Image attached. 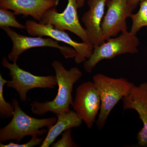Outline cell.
<instances>
[{"label": "cell", "mask_w": 147, "mask_h": 147, "mask_svg": "<svg viewBox=\"0 0 147 147\" xmlns=\"http://www.w3.org/2000/svg\"><path fill=\"white\" fill-rule=\"evenodd\" d=\"M71 129L66 130L62 134V138L56 143H53L52 147H77V144L74 142L71 136Z\"/></svg>", "instance_id": "ac0fdd59"}, {"label": "cell", "mask_w": 147, "mask_h": 147, "mask_svg": "<svg viewBox=\"0 0 147 147\" xmlns=\"http://www.w3.org/2000/svg\"><path fill=\"white\" fill-rule=\"evenodd\" d=\"M3 30L11 40L13 43L12 49L7 55L9 60L17 63L19 56L25 51L36 47H50L59 50L65 59L75 58L76 52L70 46L61 45L57 40L50 37L28 36L19 34L10 28H3Z\"/></svg>", "instance_id": "8992f818"}, {"label": "cell", "mask_w": 147, "mask_h": 147, "mask_svg": "<svg viewBox=\"0 0 147 147\" xmlns=\"http://www.w3.org/2000/svg\"><path fill=\"white\" fill-rule=\"evenodd\" d=\"M86 0H76V3L78 8L83 7L85 4Z\"/></svg>", "instance_id": "44dd1931"}, {"label": "cell", "mask_w": 147, "mask_h": 147, "mask_svg": "<svg viewBox=\"0 0 147 147\" xmlns=\"http://www.w3.org/2000/svg\"><path fill=\"white\" fill-rule=\"evenodd\" d=\"M14 12L9 9L0 8V28H13L26 29V26L20 24L16 20Z\"/></svg>", "instance_id": "2e32d148"}, {"label": "cell", "mask_w": 147, "mask_h": 147, "mask_svg": "<svg viewBox=\"0 0 147 147\" xmlns=\"http://www.w3.org/2000/svg\"><path fill=\"white\" fill-rule=\"evenodd\" d=\"M12 104L14 114L10 122L0 129L1 143L11 140L19 143L26 136H41L47 131L41 129L45 127L49 128L57 122L56 117L39 119L29 116L21 109L15 98L12 100Z\"/></svg>", "instance_id": "3957f363"}, {"label": "cell", "mask_w": 147, "mask_h": 147, "mask_svg": "<svg viewBox=\"0 0 147 147\" xmlns=\"http://www.w3.org/2000/svg\"><path fill=\"white\" fill-rule=\"evenodd\" d=\"M71 105L87 127L91 129L100 108V96L93 82H86L78 86Z\"/></svg>", "instance_id": "ba28073f"}, {"label": "cell", "mask_w": 147, "mask_h": 147, "mask_svg": "<svg viewBox=\"0 0 147 147\" xmlns=\"http://www.w3.org/2000/svg\"><path fill=\"white\" fill-rule=\"evenodd\" d=\"M132 21L130 32L136 35L140 29L147 28V2L144 0L140 3V8L137 13H132L130 17Z\"/></svg>", "instance_id": "9a60e30c"}, {"label": "cell", "mask_w": 147, "mask_h": 147, "mask_svg": "<svg viewBox=\"0 0 147 147\" xmlns=\"http://www.w3.org/2000/svg\"><path fill=\"white\" fill-rule=\"evenodd\" d=\"M43 142L42 138H39L37 136H34L32 137L30 140L25 144H20L10 142L8 144L0 143L1 147H32L37 146H40Z\"/></svg>", "instance_id": "d6986e66"}, {"label": "cell", "mask_w": 147, "mask_h": 147, "mask_svg": "<svg viewBox=\"0 0 147 147\" xmlns=\"http://www.w3.org/2000/svg\"><path fill=\"white\" fill-rule=\"evenodd\" d=\"M107 10L102 20V38L104 41L127 31L126 19L130 17L132 10L128 0H108Z\"/></svg>", "instance_id": "30bf717a"}, {"label": "cell", "mask_w": 147, "mask_h": 147, "mask_svg": "<svg viewBox=\"0 0 147 147\" xmlns=\"http://www.w3.org/2000/svg\"><path fill=\"white\" fill-rule=\"evenodd\" d=\"M139 40L136 35L127 31L118 36L111 38L94 48L90 57L84 62L85 71L91 73L101 61L111 59L124 54L138 53Z\"/></svg>", "instance_id": "277c9868"}, {"label": "cell", "mask_w": 147, "mask_h": 147, "mask_svg": "<svg viewBox=\"0 0 147 147\" xmlns=\"http://www.w3.org/2000/svg\"><path fill=\"white\" fill-rule=\"evenodd\" d=\"M57 115V122L48 128V133L40 145V147L50 146L63 132L69 129L80 126L83 121L76 112L72 110L59 113Z\"/></svg>", "instance_id": "5bb4252c"}, {"label": "cell", "mask_w": 147, "mask_h": 147, "mask_svg": "<svg viewBox=\"0 0 147 147\" xmlns=\"http://www.w3.org/2000/svg\"><path fill=\"white\" fill-rule=\"evenodd\" d=\"M52 65L56 73L58 86V92L53 100L45 102L35 101L31 104L34 114L42 115L48 112L56 115L69 111L73 102L72 96L74 85L82 77V72L76 67L67 70L59 61H54Z\"/></svg>", "instance_id": "6da1fadb"}, {"label": "cell", "mask_w": 147, "mask_h": 147, "mask_svg": "<svg viewBox=\"0 0 147 147\" xmlns=\"http://www.w3.org/2000/svg\"><path fill=\"white\" fill-rule=\"evenodd\" d=\"M107 1L89 0V9L82 17L88 42L93 48L105 41L102 38L101 25Z\"/></svg>", "instance_id": "7c38bea8"}, {"label": "cell", "mask_w": 147, "mask_h": 147, "mask_svg": "<svg viewBox=\"0 0 147 147\" xmlns=\"http://www.w3.org/2000/svg\"><path fill=\"white\" fill-rule=\"evenodd\" d=\"M146 1L147 2V0H146Z\"/></svg>", "instance_id": "7402d4cb"}, {"label": "cell", "mask_w": 147, "mask_h": 147, "mask_svg": "<svg viewBox=\"0 0 147 147\" xmlns=\"http://www.w3.org/2000/svg\"><path fill=\"white\" fill-rule=\"evenodd\" d=\"M2 65L9 71L11 80L6 85L16 90L23 101L27 100L28 92L34 88H54L57 85L56 76H40L34 75L20 68L17 63H10L5 57Z\"/></svg>", "instance_id": "5b68a950"}, {"label": "cell", "mask_w": 147, "mask_h": 147, "mask_svg": "<svg viewBox=\"0 0 147 147\" xmlns=\"http://www.w3.org/2000/svg\"><path fill=\"white\" fill-rule=\"evenodd\" d=\"M7 82L0 74V116L3 119L13 117L14 112L12 104L7 102L4 97L3 88Z\"/></svg>", "instance_id": "e0dca14e"}, {"label": "cell", "mask_w": 147, "mask_h": 147, "mask_svg": "<svg viewBox=\"0 0 147 147\" xmlns=\"http://www.w3.org/2000/svg\"><path fill=\"white\" fill-rule=\"evenodd\" d=\"M59 0H0V8L13 11L16 15L41 20L47 10L56 7Z\"/></svg>", "instance_id": "4fadbf2b"}, {"label": "cell", "mask_w": 147, "mask_h": 147, "mask_svg": "<svg viewBox=\"0 0 147 147\" xmlns=\"http://www.w3.org/2000/svg\"><path fill=\"white\" fill-rule=\"evenodd\" d=\"M93 82L100 97V108L96 124L100 130L105 126L113 108L129 93L134 84L123 77L112 78L101 73L93 76Z\"/></svg>", "instance_id": "7a4b0ae2"}, {"label": "cell", "mask_w": 147, "mask_h": 147, "mask_svg": "<svg viewBox=\"0 0 147 147\" xmlns=\"http://www.w3.org/2000/svg\"><path fill=\"white\" fill-rule=\"evenodd\" d=\"M78 9L76 0H68L67 5L62 12L59 13L56 7L50 9L45 12L39 22L51 24L59 30L71 32L83 42L89 43L86 30L79 21Z\"/></svg>", "instance_id": "9c48e42d"}, {"label": "cell", "mask_w": 147, "mask_h": 147, "mask_svg": "<svg viewBox=\"0 0 147 147\" xmlns=\"http://www.w3.org/2000/svg\"><path fill=\"white\" fill-rule=\"evenodd\" d=\"M123 111L134 110L139 114L143 127L137 133L135 147H147V82L133 85L131 91L122 99Z\"/></svg>", "instance_id": "8fae6325"}, {"label": "cell", "mask_w": 147, "mask_h": 147, "mask_svg": "<svg viewBox=\"0 0 147 147\" xmlns=\"http://www.w3.org/2000/svg\"><path fill=\"white\" fill-rule=\"evenodd\" d=\"M144 0H128V5L129 8L132 11H134L137 5Z\"/></svg>", "instance_id": "ffe728a7"}, {"label": "cell", "mask_w": 147, "mask_h": 147, "mask_svg": "<svg viewBox=\"0 0 147 147\" xmlns=\"http://www.w3.org/2000/svg\"><path fill=\"white\" fill-rule=\"evenodd\" d=\"M25 26L27 32L31 36L50 37L72 47L76 52L74 58L76 63H84L92 53L94 48L90 43L76 42L72 39L65 31L56 28L51 24H42L33 20H28Z\"/></svg>", "instance_id": "52a82bcc"}]
</instances>
